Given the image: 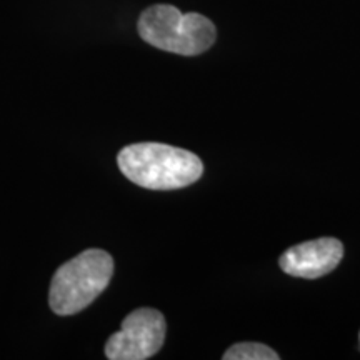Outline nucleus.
Listing matches in <instances>:
<instances>
[{"instance_id": "obj_1", "label": "nucleus", "mask_w": 360, "mask_h": 360, "mask_svg": "<svg viewBox=\"0 0 360 360\" xmlns=\"http://www.w3.org/2000/svg\"><path fill=\"white\" fill-rule=\"evenodd\" d=\"M117 164L130 182L148 191H177L192 186L204 174V164L195 154L159 142L124 147Z\"/></svg>"}, {"instance_id": "obj_2", "label": "nucleus", "mask_w": 360, "mask_h": 360, "mask_svg": "<svg viewBox=\"0 0 360 360\" xmlns=\"http://www.w3.org/2000/svg\"><path fill=\"white\" fill-rule=\"evenodd\" d=\"M114 259L109 252L89 249L53 274L49 305L57 315H74L87 309L109 285Z\"/></svg>"}, {"instance_id": "obj_3", "label": "nucleus", "mask_w": 360, "mask_h": 360, "mask_svg": "<svg viewBox=\"0 0 360 360\" xmlns=\"http://www.w3.org/2000/svg\"><path fill=\"white\" fill-rule=\"evenodd\" d=\"M137 29L142 40L152 47L187 57L209 51L217 37L212 20L195 12L182 13L165 4L146 8Z\"/></svg>"}, {"instance_id": "obj_4", "label": "nucleus", "mask_w": 360, "mask_h": 360, "mask_svg": "<svg viewBox=\"0 0 360 360\" xmlns=\"http://www.w3.org/2000/svg\"><path fill=\"white\" fill-rule=\"evenodd\" d=\"M167 332L164 315L155 309H137L124 319L122 328L110 335L105 357L110 360H146L162 349Z\"/></svg>"}, {"instance_id": "obj_5", "label": "nucleus", "mask_w": 360, "mask_h": 360, "mask_svg": "<svg viewBox=\"0 0 360 360\" xmlns=\"http://www.w3.org/2000/svg\"><path fill=\"white\" fill-rule=\"evenodd\" d=\"M342 257L344 245L339 238L322 237L289 247L278 259V265L292 277L319 278L330 274Z\"/></svg>"}, {"instance_id": "obj_6", "label": "nucleus", "mask_w": 360, "mask_h": 360, "mask_svg": "<svg viewBox=\"0 0 360 360\" xmlns=\"http://www.w3.org/2000/svg\"><path fill=\"white\" fill-rule=\"evenodd\" d=\"M224 360H278V354L259 342H240L225 350Z\"/></svg>"}, {"instance_id": "obj_7", "label": "nucleus", "mask_w": 360, "mask_h": 360, "mask_svg": "<svg viewBox=\"0 0 360 360\" xmlns=\"http://www.w3.org/2000/svg\"><path fill=\"white\" fill-rule=\"evenodd\" d=\"M359 339H360V334H359Z\"/></svg>"}]
</instances>
